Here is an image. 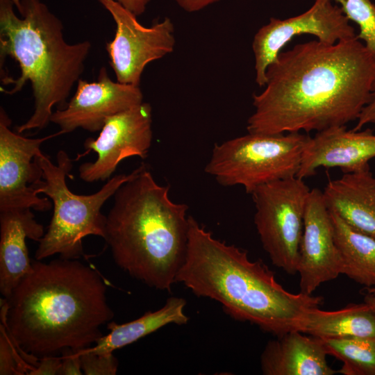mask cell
Masks as SVG:
<instances>
[{
	"mask_svg": "<svg viewBox=\"0 0 375 375\" xmlns=\"http://www.w3.org/2000/svg\"><path fill=\"white\" fill-rule=\"evenodd\" d=\"M266 78L265 89L253 95L248 132H318L358 118L371 99L375 56L358 37L309 41L281 51Z\"/></svg>",
	"mask_w": 375,
	"mask_h": 375,
	"instance_id": "6da1fadb",
	"label": "cell"
},
{
	"mask_svg": "<svg viewBox=\"0 0 375 375\" xmlns=\"http://www.w3.org/2000/svg\"><path fill=\"white\" fill-rule=\"evenodd\" d=\"M32 265L1 299V322L17 346L42 358L94 344L114 317L100 274L78 259H35Z\"/></svg>",
	"mask_w": 375,
	"mask_h": 375,
	"instance_id": "7a4b0ae2",
	"label": "cell"
},
{
	"mask_svg": "<svg viewBox=\"0 0 375 375\" xmlns=\"http://www.w3.org/2000/svg\"><path fill=\"white\" fill-rule=\"evenodd\" d=\"M176 283L197 297L219 302L233 319L276 336L301 331L307 313L324 300L288 292L261 260H251L247 251L215 238L192 216L186 257Z\"/></svg>",
	"mask_w": 375,
	"mask_h": 375,
	"instance_id": "3957f363",
	"label": "cell"
},
{
	"mask_svg": "<svg viewBox=\"0 0 375 375\" xmlns=\"http://www.w3.org/2000/svg\"><path fill=\"white\" fill-rule=\"evenodd\" d=\"M144 163L113 195L104 240L115 264L151 288L170 292L188 242V206L174 202Z\"/></svg>",
	"mask_w": 375,
	"mask_h": 375,
	"instance_id": "277c9868",
	"label": "cell"
},
{
	"mask_svg": "<svg viewBox=\"0 0 375 375\" xmlns=\"http://www.w3.org/2000/svg\"><path fill=\"white\" fill-rule=\"evenodd\" d=\"M19 17L11 0H0V58L14 59L20 76H6L4 84L13 85L12 94L27 81L31 84L34 111L31 117L16 128L22 133L42 129L51 122L53 108L62 109L80 79L91 49L88 40L75 44L66 42L62 22L40 0H21Z\"/></svg>",
	"mask_w": 375,
	"mask_h": 375,
	"instance_id": "5b68a950",
	"label": "cell"
},
{
	"mask_svg": "<svg viewBox=\"0 0 375 375\" xmlns=\"http://www.w3.org/2000/svg\"><path fill=\"white\" fill-rule=\"evenodd\" d=\"M36 158L43 170V179L35 187L53 202V215L44 235L38 242L35 258L42 260L55 254L67 259L84 256L83 239L88 235L105 237L106 216L101 208L118 188L131 179L137 168L128 174L112 176L97 192L78 195L68 188L66 178L72 168L68 154L60 150L56 164L42 151Z\"/></svg>",
	"mask_w": 375,
	"mask_h": 375,
	"instance_id": "8992f818",
	"label": "cell"
},
{
	"mask_svg": "<svg viewBox=\"0 0 375 375\" xmlns=\"http://www.w3.org/2000/svg\"><path fill=\"white\" fill-rule=\"evenodd\" d=\"M310 137L249 133L215 144L204 171L224 186H242L251 194L258 187L297 176Z\"/></svg>",
	"mask_w": 375,
	"mask_h": 375,
	"instance_id": "52a82bcc",
	"label": "cell"
},
{
	"mask_svg": "<svg viewBox=\"0 0 375 375\" xmlns=\"http://www.w3.org/2000/svg\"><path fill=\"white\" fill-rule=\"evenodd\" d=\"M310 189L297 176L258 187L251 193L254 224L272 262L287 274L297 273L303 217Z\"/></svg>",
	"mask_w": 375,
	"mask_h": 375,
	"instance_id": "ba28073f",
	"label": "cell"
},
{
	"mask_svg": "<svg viewBox=\"0 0 375 375\" xmlns=\"http://www.w3.org/2000/svg\"><path fill=\"white\" fill-rule=\"evenodd\" d=\"M116 24L112 40L106 49L116 81L139 86L145 67L173 52L176 44L172 21L165 17L149 27L115 0H98Z\"/></svg>",
	"mask_w": 375,
	"mask_h": 375,
	"instance_id": "9c48e42d",
	"label": "cell"
},
{
	"mask_svg": "<svg viewBox=\"0 0 375 375\" xmlns=\"http://www.w3.org/2000/svg\"><path fill=\"white\" fill-rule=\"evenodd\" d=\"M303 34L313 35L319 41L329 44L357 38L341 8L327 0H315L307 11L295 17L285 19L272 17L256 32L252 42L256 83L260 87L265 86L267 67L282 48L293 38Z\"/></svg>",
	"mask_w": 375,
	"mask_h": 375,
	"instance_id": "30bf717a",
	"label": "cell"
},
{
	"mask_svg": "<svg viewBox=\"0 0 375 375\" xmlns=\"http://www.w3.org/2000/svg\"><path fill=\"white\" fill-rule=\"evenodd\" d=\"M152 139V108L149 103L142 102L110 117L99 136L84 142V154L93 151L97 157L93 162L80 165V178L87 183L110 179L124 159L133 156L145 158Z\"/></svg>",
	"mask_w": 375,
	"mask_h": 375,
	"instance_id": "8fae6325",
	"label": "cell"
},
{
	"mask_svg": "<svg viewBox=\"0 0 375 375\" xmlns=\"http://www.w3.org/2000/svg\"><path fill=\"white\" fill-rule=\"evenodd\" d=\"M11 119L0 109V210L30 208L47 211L52 208L47 198L35 191L43 179L36 156L42 143L62 134L60 131L40 138H28L10 130Z\"/></svg>",
	"mask_w": 375,
	"mask_h": 375,
	"instance_id": "7c38bea8",
	"label": "cell"
},
{
	"mask_svg": "<svg viewBox=\"0 0 375 375\" xmlns=\"http://www.w3.org/2000/svg\"><path fill=\"white\" fill-rule=\"evenodd\" d=\"M143 102L139 86L113 81L102 67L97 81L79 79L76 92L65 108L53 112L51 122L62 134L81 128L100 131L110 117Z\"/></svg>",
	"mask_w": 375,
	"mask_h": 375,
	"instance_id": "4fadbf2b",
	"label": "cell"
},
{
	"mask_svg": "<svg viewBox=\"0 0 375 375\" xmlns=\"http://www.w3.org/2000/svg\"><path fill=\"white\" fill-rule=\"evenodd\" d=\"M342 269L330 212L322 192L313 188L306 201L299 249L300 292L312 295L322 283L342 274Z\"/></svg>",
	"mask_w": 375,
	"mask_h": 375,
	"instance_id": "5bb4252c",
	"label": "cell"
},
{
	"mask_svg": "<svg viewBox=\"0 0 375 375\" xmlns=\"http://www.w3.org/2000/svg\"><path fill=\"white\" fill-rule=\"evenodd\" d=\"M375 158V134L371 129L348 131L338 126L318 131L310 138L297 177L304 180L319 167H338L344 173L369 168Z\"/></svg>",
	"mask_w": 375,
	"mask_h": 375,
	"instance_id": "9a60e30c",
	"label": "cell"
},
{
	"mask_svg": "<svg viewBox=\"0 0 375 375\" xmlns=\"http://www.w3.org/2000/svg\"><path fill=\"white\" fill-rule=\"evenodd\" d=\"M44 227L30 208L0 210V292L8 298L33 269L26 240L39 242Z\"/></svg>",
	"mask_w": 375,
	"mask_h": 375,
	"instance_id": "2e32d148",
	"label": "cell"
},
{
	"mask_svg": "<svg viewBox=\"0 0 375 375\" xmlns=\"http://www.w3.org/2000/svg\"><path fill=\"white\" fill-rule=\"evenodd\" d=\"M269 340L260 356L265 375H333L323 340L292 331Z\"/></svg>",
	"mask_w": 375,
	"mask_h": 375,
	"instance_id": "e0dca14e",
	"label": "cell"
},
{
	"mask_svg": "<svg viewBox=\"0 0 375 375\" xmlns=\"http://www.w3.org/2000/svg\"><path fill=\"white\" fill-rule=\"evenodd\" d=\"M322 194L328 210L375 238V176L369 167L330 181Z\"/></svg>",
	"mask_w": 375,
	"mask_h": 375,
	"instance_id": "ac0fdd59",
	"label": "cell"
},
{
	"mask_svg": "<svg viewBox=\"0 0 375 375\" xmlns=\"http://www.w3.org/2000/svg\"><path fill=\"white\" fill-rule=\"evenodd\" d=\"M185 305L183 298L172 297L160 309L148 311L133 321L122 324L110 322L107 324L109 333L100 338L94 346L81 350L93 353H112L167 324H186L189 317L184 312Z\"/></svg>",
	"mask_w": 375,
	"mask_h": 375,
	"instance_id": "d6986e66",
	"label": "cell"
},
{
	"mask_svg": "<svg viewBox=\"0 0 375 375\" xmlns=\"http://www.w3.org/2000/svg\"><path fill=\"white\" fill-rule=\"evenodd\" d=\"M301 332L322 339L375 338V312L365 302L331 311L313 308L307 313Z\"/></svg>",
	"mask_w": 375,
	"mask_h": 375,
	"instance_id": "ffe728a7",
	"label": "cell"
},
{
	"mask_svg": "<svg viewBox=\"0 0 375 375\" xmlns=\"http://www.w3.org/2000/svg\"><path fill=\"white\" fill-rule=\"evenodd\" d=\"M334 238L343 264L342 274L365 286H375V238L330 211Z\"/></svg>",
	"mask_w": 375,
	"mask_h": 375,
	"instance_id": "44dd1931",
	"label": "cell"
},
{
	"mask_svg": "<svg viewBox=\"0 0 375 375\" xmlns=\"http://www.w3.org/2000/svg\"><path fill=\"white\" fill-rule=\"evenodd\" d=\"M328 355L342 363L338 373L344 375H375V338L322 339Z\"/></svg>",
	"mask_w": 375,
	"mask_h": 375,
	"instance_id": "7402d4cb",
	"label": "cell"
},
{
	"mask_svg": "<svg viewBox=\"0 0 375 375\" xmlns=\"http://www.w3.org/2000/svg\"><path fill=\"white\" fill-rule=\"evenodd\" d=\"M339 3L344 15L359 27L357 37L375 56V5L371 0H327Z\"/></svg>",
	"mask_w": 375,
	"mask_h": 375,
	"instance_id": "603a6c76",
	"label": "cell"
},
{
	"mask_svg": "<svg viewBox=\"0 0 375 375\" xmlns=\"http://www.w3.org/2000/svg\"><path fill=\"white\" fill-rule=\"evenodd\" d=\"M39 362L38 358L22 351L8 333L0 325V374H28Z\"/></svg>",
	"mask_w": 375,
	"mask_h": 375,
	"instance_id": "cb8c5ba5",
	"label": "cell"
},
{
	"mask_svg": "<svg viewBox=\"0 0 375 375\" xmlns=\"http://www.w3.org/2000/svg\"><path fill=\"white\" fill-rule=\"evenodd\" d=\"M80 356L81 368L85 375H115L118 360L112 353L100 354L77 351Z\"/></svg>",
	"mask_w": 375,
	"mask_h": 375,
	"instance_id": "d4e9b609",
	"label": "cell"
},
{
	"mask_svg": "<svg viewBox=\"0 0 375 375\" xmlns=\"http://www.w3.org/2000/svg\"><path fill=\"white\" fill-rule=\"evenodd\" d=\"M62 358L58 356H48L40 358L38 365L28 375H60Z\"/></svg>",
	"mask_w": 375,
	"mask_h": 375,
	"instance_id": "484cf974",
	"label": "cell"
},
{
	"mask_svg": "<svg viewBox=\"0 0 375 375\" xmlns=\"http://www.w3.org/2000/svg\"><path fill=\"white\" fill-rule=\"evenodd\" d=\"M62 365L60 375L83 374L81 362L77 351L66 349L62 352Z\"/></svg>",
	"mask_w": 375,
	"mask_h": 375,
	"instance_id": "4316f807",
	"label": "cell"
},
{
	"mask_svg": "<svg viewBox=\"0 0 375 375\" xmlns=\"http://www.w3.org/2000/svg\"><path fill=\"white\" fill-rule=\"evenodd\" d=\"M369 124H375V83L373 87L371 99L361 111L357 119V124L353 130L360 131L365 125Z\"/></svg>",
	"mask_w": 375,
	"mask_h": 375,
	"instance_id": "83f0119b",
	"label": "cell"
},
{
	"mask_svg": "<svg viewBox=\"0 0 375 375\" xmlns=\"http://www.w3.org/2000/svg\"><path fill=\"white\" fill-rule=\"evenodd\" d=\"M178 6L188 12L199 11L221 0H174Z\"/></svg>",
	"mask_w": 375,
	"mask_h": 375,
	"instance_id": "f1b7e54d",
	"label": "cell"
},
{
	"mask_svg": "<svg viewBox=\"0 0 375 375\" xmlns=\"http://www.w3.org/2000/svg\"><path fill=\"white\" fill-rule=\"evenodd\" d=\"M123 7L139 16L143 14L150 0H115Z\"/></svg>",
	"mask_w": 375,
	"mask_h": 375,
	"instance_id": "f546056e",
	"label": "cell"
},
{
	"mask_svg": "<svg viewBox=\"0 0 375 375\" xmlns=\"http://www.w3.org/2000/svg\"><path fill=\"white\" fill-rule=\"evenodd\" d=\"M364 302L369 306L375 312V294L364 292Z\"/></svg>",
	"mask_w": 375,
	"mask_h": 375,
	"instance_id": "4dcf8cb0",
	"label": "cell"
},
{
	"mask_svg": "<svg viewBox=\"0 0 375 375\" xmlns=\"http://www.w3.org/2000/svg\"><path fill=\"white\" fill-rule=\"evenodd\" d=\"M15 5V7L17 9L19 12L22 9L21 0H11Z\"/></svg>",
	"mask_w": 375,
	"mask_h": 375,
	"instance_id": "1f68e13d",
	"label": "cell"
},
{
	"mask_svg": "<svg viewBox=\"0 0 375 375\" xmlns=\"http://www.w3.org/2000/svg\"><path fill=\"white\" fill-rule=\"evenodd\" d=\"M365 292L375 294V286L369 288H365Z\"/></svg>",
	"mask_w": 375,
	"mask_h": 375,
	"instance_id": "d6a6232c",
	"label": "cell"
}]
</instances>
